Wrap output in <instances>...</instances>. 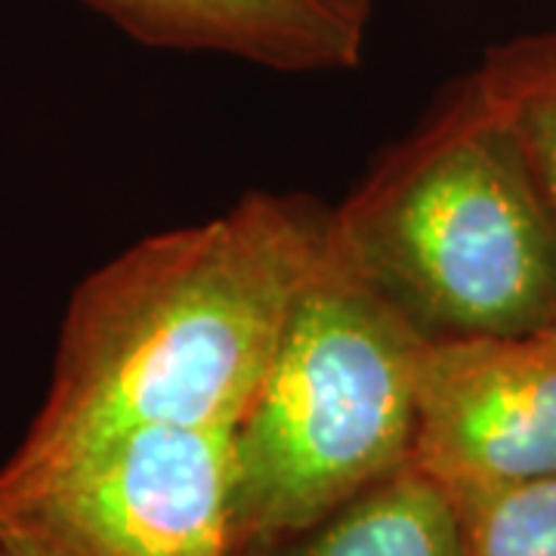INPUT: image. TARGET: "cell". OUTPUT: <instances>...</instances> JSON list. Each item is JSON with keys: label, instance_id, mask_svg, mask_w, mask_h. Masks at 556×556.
Returning a JSON list of instances; mask_svg holds the SVG:
<instances>
[{"label": "cell", "instance_id": "cell-6", "mask_svg": "<svg viewBox=\"0 0 556 556\" xmlns=\"http://www.w3.org/2000/svg\"><path fill=\"white\" fill-rule=\"evenodd\" d=\"M149 47L214 53L278 72H343L368 28L328 0H84Z\"/></svg>", "mask_w": 556, "mask_h": 556}, {"label": "cell", "instance_id": "cell-10", "mask_svg": "<svg viewBox=\"0 0 556 556\" xmlns=\"http://www.w3.org/2000/svg\"><path fill=\"white\" fill-rule=\"evenodd\" d=\"M331 7H338L343 16H350L358 25L368 28V20H371V10H375V0H328Z\"/></svg>", "mask_w": 556, "mask_h": 556}, {"label": "cell", "instance_id": "cell-2", "mask_svg": "<svg viewBox=\"0 0 556 556\" xmlns=\"http://www.w3.org/2000/svg\"><path fill=\"white\" fill-rule=\"evenodd\" d=\"M331 244L427 343L556 325V217L473 72L331 211Z\"/></svg>", "mask_w": 556, "mask_h": 556}, {"label": "cell", "instance_id": "cell-4", "mask_svg": "<svg viewBox=\"0 0 556 556\" xmlns=\"http://www.w3.org/2000/svg\"><path fill=\"white\" fill-rule=\"evenodd\" d=\"M0 556H241L229 430H130L0 464Z\"/></svg>", "mask_w": 556, "mask_h": 556}, {"label": "cell", "instance_id": "cell-1", "mask_svg": "<svg viewBox=\"0 0 556 556\" xmlns=\"http://www.w3.org/2000/svg\"><path fill=\"white\" fill-rule=\"evenodd\" d=\"M331 239V207L251 192L139 239L72 291L50 387L10 460L130 430H229L248 412Z\"/></svg>", "mask_w": 556, "mask_h": 556}, {"label": "cell", "instance_id": "cell-5", "mask_svg": "<svg viewBox=\"0 0 556 556\" xmlns=\"http://www.w3.org/2000/svg\"><path fill=\"white\" fill-rule=\"evenodd\" d=\"M412 460L448 495L556 477V325L427 343Z\"/></svg>", "mask_w": 556, "mask_h": 556}, {"label": "cell", "instance_id": "cell-9", "mask_svg": "<svg viewBox=\"0 0 556 556\" xmlns=\"http://www.w3.org/2000/svg\"><path fill=\"white\" fill-rule=\"evenodd\" d=\"M464 556H556V477L452 495Z\"/></svg>", "mask_w": 556, "mask_h": 556}, {"label": "cell", "instance_id": "cell-7", "mask_svg": "<svg viewBox=\"0 0 556 556\" xmlns=\"http://www.w3.org/2000/svg\"><path fill=\"white\" fill-rule=\"evenodd\" d=\"M241 556H464L452 495L415 460L318 526Z\"/></svg>", "mask_w": 556, "mask_h": 556}, {"label": "cell", "instance_id": "cell-3", "mask_svg": "<svg viewBox=\"0 0 556 556\" xmlns=\"http://www.w3.org/2000/svg\"><path fill=\"white\" fill-rule=\"evenodd\" d=\"M427 340L328 239L257 396L229 433L239 551L318 526L415 455Z\"/></svg>", "mask_w": 556, "mask_h": 556}, {"label": "cell", "instance_id": "cell-8", "mask_svg": "<svg viewBox=\"0 0 556 556\" xmlns=\"http://www.w3.org/2000/svg\"><path fill=\"white\" fill-rule=\"evenodd\" d=\"M473 75L519 139L556 217V28L497 43Z\"/></svg>", "mask_w": 556, "mask_h": 556}]
</instances>
